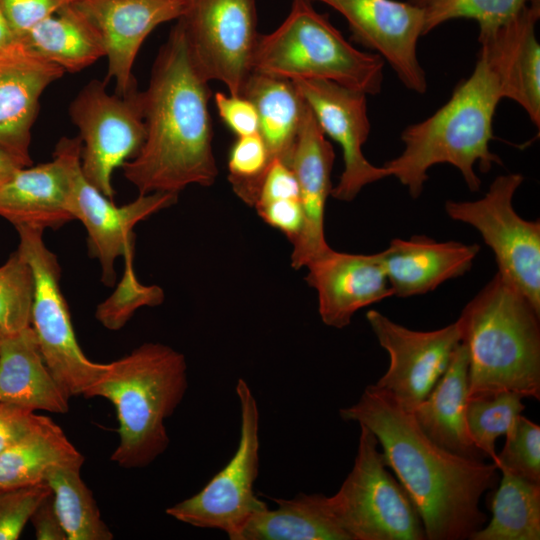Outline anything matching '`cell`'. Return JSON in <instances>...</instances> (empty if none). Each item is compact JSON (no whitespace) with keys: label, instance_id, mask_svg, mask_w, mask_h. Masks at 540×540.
<instances>
[{"label":"cell","instance_id":"obj_1","mask_svg":"<svg viewBox=\"0 0 540 540\" xmlns=\"http://www.w3.org/2000/svg\"><path fill=\"white\" fill-rule=\"evenodd\" d=\"M340 417L367 427L384 460L413 500L427 540H464L487 519L479 504L498 482L495 463L454 454L434 443L412 414L374 384Z\"/></svg>","mask_w":540,"mask_h":540},{"label":"cell","instance_id":"obj_2","mask_svg":"<svg viewBox=\"0 0 540 540\" xmlns=\"http://www.w3.org/2000/svg\"><path fill=\"white\" fill-rule=\"evenodd\" d=\"M209 83L196 70L183 26L176 20L142 91L144 143L121 166L139 194H179L189 185L208 187L215 182L218 168L212 146Z\"/></svg>","mask_w":540,"mask_h":540},{"label":"cell","instance_id":"obj_3","mask_svg":"<svg viewBox=\"0 0 540 540\" xmlns=\"http://www.w3.org/2000/svg\"><path fill=\"white\" fill-rule=\"evenodd\" d=\"M504 98L499 75L479 51L469 77L454 88L450 99L421 122L401 133L403 151L383 166L417 199L428 180V170L437 164L457 168L472 192L481 188L475 165L483 173L501 159L490 150L494 139L493 118Z\"/></svg>","mask_w":540,"mask_h":540},{"label":"cell","instance_id":"obj_4","mask_svg":"<svg viewBox=\"0 0 540 540\" xmlns=\"http://www.w3.org/2000/svg\"><path fill=\"white\" fill-rule=\"evenodd\" d=\"M540 312L501 274L457 322L468 352V399L502 392L540 399Z\"/></svg>","mask_w":540,"mask_h":540},{"label":"cell","instance_id":"obj_5","mask_svg":"<svg viewBox=\"0 0 540 540\" xmlns=\"http://www.w3.org/2000/svg\"><path fill=\"white\" fill-rule=\"evenodd\" d=\"M188 388L187 364L172 347L147 342L108 363L83 395L102 397L115 407L119 444L111 461L126 469L150 465L169 445L165 422Z\"/></svg>","mask_w":540,"mask_h":540},{"label":"cell","instance_id":"obj_6","mask_svg":"<svg viewBox=\"0 0 540 540\" xmlns=\"http://www.w3.org/2000/svg\"><path fill=\"white\" fill-rule=\"evenodd\" d=\"M309 0H292L289 14L271 33L259 35L253 72L288 79H318L376 95L385 61L348 42Z\"/></svg>","mask_w":540,"mask_h":540},{"label":"cell","instance_id":"obj_7","mask_svg":"<svg viewBox=\"0 0 540 540\" xmlns=\"http://www.w3.org/2000/svg\"><path fill=\"white\" fill-rule=\"evenodd\" d=\"M360 426L352 470L330 496L350 540H427L421 516L410 495L389 471L378 441Z\"/></svg>","mask_w":540,"mask_h":540},{"label":"cell","instance_id":"obj_8","mask_svg":"<svg viewBox=\"0 0 540 540\" xmlns=\"http://www.w3.org/2000/svg\"><path fill=\"white\" fill-rule=\"evenodd\" d=\"M18 251L30 265L33 298L30 325L46 366L65 394L84 395L108 364L93 362L80 348L67 302L60 288V265L44 243L43 229L16 227Z\"/></svg>","mask_w":540,"mask_h":540},{"label":"cell","instance_id":"obj_9","mask_svg":"<svg viewBox=\"0 0 540 540\" xmlns=\"http://www.w3.org/2000/svg\"><path fill=\"white\" fill-rule=\"evenodd\" d=\"M240 408V437L229 462L196 494L166 509L172 518L198 528L223 531L235 540L257 512L267 507L254 485L259 472V424L257 400L240 378L236 384Z\"/></svg>","mask_w":540,"mask_h":540},{"label":"cell","instance_id":"obj_10","mask_svg":"<svg viewBox=\"0 0 540 540\" xmlns=\"http://www.w3.org/2000/svg\"><path fill=\"white\" fill-rule=\"evenodd\" d=\"M105 80H91L69 105L81 139V171L86 180L113 201L112 174L141 149L146 129L142 91L125 95L107 91Z\"/></svg>","mask_w":540,"mask_h":540},{"label":"cell","instance_id":"obj_11","mask_svg":"<svg viewBox=\"0 0 540 540\" xmlns=\"http://www.w3.org/2000/svg\"><path fill=\"white\" fill-rule=\"evenodd\" d=\"M523 180L520 173L500 175L482 198L447 200L444 207L452 220L480 233L495 256L497 272L540 312V222L522 218L513 206Z\"/></svg>","mask_w":540,"mask_h":540},{"label":"cell","instance_id":"obj_12","mask_svg":"<svg viewBox=\"0 0 540 540\" xmlns=\"http://www.w3.org/2000/svg\"><path fill=\"white\" fill-rule=\"evenodd\" d=\"M180 20L191 60L208 82L241 96L259 38L256 0H187Z\"/></svg>","mask_w":540,"mask_h":540},{"label":"cell","instance_id":"obj_13","mask_svg":"<svg viewBox=\"0 0 540 540\" xmlns=\"http://www.w3.org/2000/svg\"><path fill=\"white\" fill-rule=\"evenodd\" d=\"M366 319L390 358L386 373L374 386L411 412L448 367L461 342L459 324L456 320L433 331L411 330L377 310H369Z\"/></svg>","mask_w":540,"mask_h":540},{"label":"cell","instance_id":"obj_14","mask_svg":"<svg viewBox=\"0 0 540 540\" xmlns=\"http://www.w3.org/2000/svg\"><path fill=\"white\" fill-rule=\"evenodd\" d=\"M310 108L325 136L342 150L344 168L331 196L349 202L367 185L387 178L384 166H375L363 154L371 129L366 94L318 79L291 80Z\"/></svg>","mask_w":540,"mask_h":540},{"label":"cell","instance_id":"obj_15","mask_svg":"<svg viewBox=\"0 0 540 540\" xmlns=\"http://www.w3.org/2000/svg\"><path fill=\"white\" fill-rule=\"evenodd\" d=\"M324 3L347 21L351 39L382 57L409 90L424 94L427 79L418 55L424 34L420 8L398 0H309Z\"/></svg>","mask_w":540,"mask_h":540},{"label":"cell","instance_id":"obj_16","mask_svg":"<svg viewBox=\"0 0 540 540\" xmlns=\"http://www.w3.org/2000/svg\"><path fill=\"white\" fill-rule=\"evenodd\" d=\"M178 195L168 192L139 194L134 201L117 206L86 180L81 171L80 157L74 161L70 211L74 220L81 221L87 230L89 252L98 259L102 281L107 286L115 282L116 259L133 255L135 225L174 205Z\"/></svg>","mask_w":540,"mask_h":540},{"label":"cell","instance_id":"obj_17","mask_svg":"<svg viewBox=\"0 0 540 540\" xmlns=\"http://www.w3.org/2000/svg\"><path fill=\"white\" fill-rule=\"evenodd\" d=\"M102 37L107 59L105 81L125 95L137 88L133 74L137 54L160 24L178 20L187 0H74Z\"/></svg>","mask_w":540,"mask_h":540},{"label":"cell","instance_id":"obj_18","mask_svg":"<svg viewBox=\"0 0 540 540\" xmlns=\"http://www.w3.org/2000/svg\"><path fill=\"white\" fill-rule=\"evenodd\" d=\"M80 137H62L53 160L19 168L0 185V216L15 227L57 229L74 220L70 211L71 170L81 155Z\"/></svg>","mask_w":540,"mask_h":540},{"label":"cell","instance_id":"obj_19","mask_svg":"<svg viewBox=\"0 0 540 540\" xmlns=\"http://www.w3.org/2000/svg\"><path fill=\"white\" fill-rule=\"evenodd\" d=\"M64 73L22 41L0 49V149L21 167L32 165L31 130L40 98Z\"/></svg>","mask_w":540,"mask_h":540},{"label":"cell","instance_id":"obj_20","mask_svg":"<svg viewBox=\"0 0 540 540\" xmlns=\"http://www.w3.org/2000/svg\"><path fill=\"white\" fill-rule=\"evenodd\" d=\"M305 280L315 289L322 322L347 327L354 314L393 296L381 254H351L331 247L311 261Z\"/></svg>","mask_w":540,"mask_h":540},{"label":"cell","instance_id":"obj_21","mask_svg":"<svg viewBox=\"0 0 540 540\" xmlns=\"http://www.w3.org/2000/svg\"><path fill=\"white\" fill-rule=\"evenodd\" d=\"M334 160L332 144L305 103L288 164L298 182L303 213L301 231L292 242L291 266L295 270L306 267L330 248L325 239L324 215L333 188L331 172Z\"/></svg>","mask_w":540,"mask_h":540},{"label":"cell","instance_id":"obj_22","mask_svg":"<svg viewBox=\"0 0 540 540\" xmlns=\"http://www.w3.org/2000/svg\"><path fill=\"white\" fill-rule=\"evenodd\" d=\"M540 0L526 6L509 21L479 30L480 52L499 75L504 98L515 101L531 122L540 127V45L536 23Z\"/></svg>","mask_w":540,"mask_h":540},{"label":"cell","instance_id":"obj_23","mask_svg":"<svg viewBox=\"0 0 540 540\" xmlns=\"http://www.w3.org/2000/svg\"><path fill=\"white\" fill-rule=\"evenodd\" d=\"M478 244L438 242L426 235L394 238L380 252L392 295L407 298L433 291L472 268Z\"/></svg>","mask_w":540,"mask_h":540},{"label":"cell","instance_id":"obj_24","mask_svg":"<svg viewBox=\"0 0 540 540\" xmlns=\"http://www.w3.org/2000/svg\"><path fill=\"white\" fill-rule=\"evenodd\" d=\"M69 399L46 366L31 325L0 335V402L64 414Z\"/></svg>","mask_w":540,"mask_h":540},{"label":"cell","instance_id":"obj_25","mask_svg":"<svg viewBox=\"0 0 540 540\" xmlns=\"http://www.w3.org/2000/svg\"><path fill=\"white\" fill-rule=\"evenodd\" d=\"M468 366L467 348L460 342L443 375L410 413L425 435L440 447L484 460L467 429Z\"/></svg>","mask_w":540,"mask_h":540},{"label":"cell","instance_id":"obj_26","mask_svg":"<svg viewBox=\"0 0 540 540\" xmlns=\"http://www.w3.org/2000/svg\"><path fill=\"white\" fill-rule=\"evenodd\" d=\"M274 501L277 507L253 515L235 540H350L330 496L301 493Z\"/></svg>","mask_w":540,"mask_h":540},{"label":"cell","instance_id":"obj_27","mask_svg":"<svg viewBox=\"0 0 540 540\" xmlns=\"http://www.w3.org/2000/svg\"><path fill=\"white\" fill-rule=\"evenodd\" d=\"M19 41L64 72L82 71L105 57L100 33L74 1L39 22Z\"/></svg>","mask_w":540,"mask_h":540},{"label":"cell","instance_id":"obj_28","mask_svg":"<svg viewBox=\"0 0 540 540\" xmlns=\"http://www.w3.org/2000/svg\"><path fill=\"white\" fill-rule=\"evenodd\" d=\"M85 457L52 419L40 416L22 438L0 453V490L44 482L57 465L82 467Z\"/></svg>","mask_w":540,"mask_h":540},{"label":"cell","instance_id":"obj_29","mask_svg":"<svg viewBox=\"0 0 540 540\" xmlns=\"http://www.w3.org/2000/svg\"><path fill=\"white\" fill-rule=\"evenodd\" d=\"M242 97L249 99L257 110L258 133L269 162L280 160L289 164L305 105L295 85L288 79L253 72Z\"/></svg>","mask_w":540,"mask_h":540},{"label":"cell","instance_id":"obj_30","mask_svg":"<svg viewBox=\"0 0 540 540\" xmlns=\"http://www.w3.org/2000/svg\"><path fill=\"white\" fill-rule=\"evenodd\" d=\"M489 508L490 522L470 540H539L540 484L501 470Z\"/></svg>","mask_w":540,"mask_h":540},{"label":"cell","instance_id":"obj_31","mask_svg":"<svg viewBox=\"0 0 540 540\" xmlns=\"http://www.w3.org/2000/svg\"><path fill=\"white\" fill-rule=\"evenodd\" d=\"M81 467L57 465L44 478L67 540H111L113 533L103 521L92 491L80 475Z\"/></svg>","mask_w":540,"mask_h":540},{"label":"cell","instance_id":"obj_32","mask_svg":"<svg viewBox=\"0 0 540 540\" xmlns=\"http://www.w3.org/2000/svg\"><path fill=\"white\" fill-rule=\"evenodd\" d=\"M522 399V396L512 392L468 399L467 429L474 445L485 458L495 459L496 440L509 431L524 410Z\"/></svg>","mask_w":540,"mask_h":540},{"label":"cell","instance_id":"obj_33","mask_svg":"<svg viewBox=\"0 0 540 540\" xmlns=\"http://www.w3.org/2000/svg\"><path fill=\"white\" fill-rule=\"evenodd\" d=\"M424 15V34L427 35L445 22L470 19L479 30L499 26L537 0H408Z\"/></svg>","mask_w":540,"mask_h":540},{"label":"cell","instance_id":"obj_34","mask_svg":"<svg viewBox=\"0 0 540 540\" xmlns=\"http://www.w3.org/2000/svg\"><path fill=\"white\" fill-rule=\"evenodd\" d=\"M33 288L30 265L17 250L0 266V335L30 326Z\"/></svg>","mask_w":540,"mask_h":540},{"label":"cell","instance_id":"obj_35","mask_svg":"<svg viewBox=\"0 0 540 540\" xmlns=\"http://www.w3.org/2000/svg\"><path fill=\"white\" fill-rule=\"evenodd\" d=\"M269 158L259 133L237 136L228 157V181L234 193L253 207Z\"/></svg>","mask_w":540,"mask_h":540},{"label":"cell","instance_id":"obj_36","mask_svg":"<svg viewBox=\"0 0 540 540\" xmlns=\"http://www.w3.org/2000/svg\"><path fill=\"white\" fill-rule=\"evenodd\" d=\"M505 436L493 460L498 470L540 484V426L520 414Z\"/></svg>","mask_w":540,"mask_h":540},{"label":"cell","instance_id":"obj_37","mask_svg":"<svg viewBox=\"0 0 540 540\" xmlns=\"http://www.w3.org/2000/svg\"><path fill=\"white\" fill-rule=\"evenodd\" d=\"M125 274L113 295L99 304L97 320L107 329L122 328L141 306H155L164 299V293L158 286H145L138 282L133 271V256H127Z\"/></svg>","mask_w":540,"mask_h":540},{"label":"cell","instance_id":"obj_38","mask_svg":"<svg viewBox=\"0 0 540 540\" xmlns=\"http://www.w3.org/2000/svg\"><path fill=\"white\" fill-rule=\"evenodd\" d=\"M51 489L44 481L35 485L0 490V540H16L38 504Z\"/></svg>","mask_w":540,"mask_h":540},{"label":"cell","instance_id":"obj_39","mask_svg":"<svg viewBox=\"0 0 540 540\" xmlns=\"http://www.w3.org/2000/svg\"><path fill=\"white\" fill-rule=\"evenodd\" d=\"M74 0H0V7L17 40L35 25Z\"/></svg>","mask_w":540,"mask_h":540},{"label":"cell","instance_id":"obj_40","mask_svg":"<svg viewBox=\"0 0 540 540\" xmlns=\"http://www.w3.org/2000/svg\"><path fill=\"white\" fill-rule=\"evenodd\" d=\"M214 101L220 118L236 136L258 132V113L249 99L218 92Z\"/></svg>","mask_w":540,"mask_h":540},{"label":"cell","instance_id":"obj_41","mask_svg":"<svg viewBox=\"0 0 540 540\" xmlns=\"http://www.w3.org/2000/svg\"><path fill=\"white\" fill-rule=\"evenodd\" d=\"M258 215L273 228L281 231L292 243L303 224L300 199H279L255 207Z\"/></svg>","mask_w":540,"mask_h":540},{"label":"cell","instance_id":"obj_42","mask_svg":"<svg viewBox=\"0 0 540 540\" xmlns=\"http://www.w3.org/2000/svg\"><path fill=\"white\" fill-rule=\"evenodd\" d=\"M290 198L300 199L297 179L288 164L280 160H273L263 176L253 207L274 200Z\"/></svg>","mask_w":540,"mask_h":540},{"label":"cell","instance_id":"obj_43","mask_svg":"<svg viewBox=\"0 0 540 540\" xmlns=\"http://www.w3.org/2000/svg\"><path fill=\"white\" fill-rule=\"evenodd\" d=\"M34 411L0 402V453L22 438L39 421Z\"/></svg>","mask_w":540,"mask_h":540},{"label":"cell","instance_id":"obj_44","mask_svg":"<svg viewBox=\"0 0 540 540\" xmlns=\"http://www.w3.org/2000/svg\"><path fill=\"white\" fill-rule=\"evenodd\" d=\"M30 522L38 540H67L54 507L52 492L33 511Z\"/></svg>","mask_w":540,"mask_h":540},{"label":"cell","instance_id":"obj_45","mask_svg":"<svg viewBox=\"0 0 540 540\" xmlns=\"http://www.w3.org/2000/svg\"><path fill=\"white\" fill-rule=\"evenodd\" d=\"M22 168L9 154L0 149V185Z\"/></svg>","mask_w":540,"mask_h":540},{"label":"cell","instance_id":"obj_46","mask_svg":"<svg viewBox=\"0 0 540 540\" xmlns=\"http://www.w3.org/2000/svg\"><path fill=\"white\" fill-rule=\"evenodd\" d=\"M17 41L0 7V49Z\"/></svg>","mask_w":540,"mask_h":540}]
</instances>
